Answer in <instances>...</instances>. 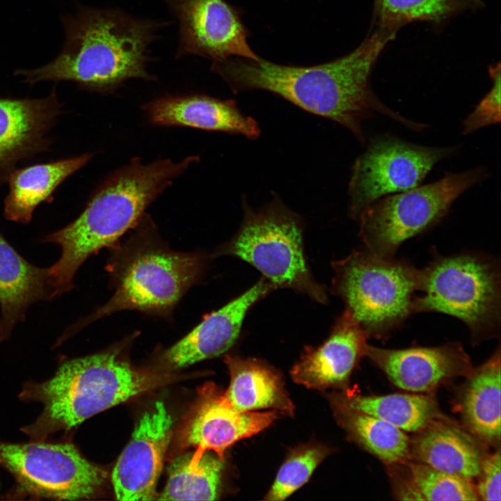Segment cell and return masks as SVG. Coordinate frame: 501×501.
I'll return each instance as SVG.
<instances>
[{
    "instance_id": "6da1fadb",
    "label": "cell",
    "mask_w": 501,
    "mask_h": 501,
    "mask_svg": "<svg viewBox=\"0 0 501 501\" xmlns=\"http://www.w3.org/2000/svg\"><path fill=\"white\" fill-rule=\"evenodd\" d=\"M394 33L381 31L351 53L310 67L282 65L260 58L214 61L217 73L237 93L260 89L275 93L303 110L342 125L362 143L363 122L381 113L415 129L408 120L383 104L369 84L372 68Z\"/></svg>"
},
{
    "instance_id": "7a4b0ae2",
    "label": "cell",
    "mask_w": 501,
    "mask_h": 501,
    "mask_svg": "<svg viewBox=\"0 0 501 501\" xmlns=\"http://www.w3.org/2000/svg\"><path fill=\"white\" fill-rule=\"evenodd\" d=\"M61 21L65 32L61 52L43 66L16 70L23 83L72 81L82 89L106 93L130 79H156L147 70L150 46L166 23L118 8L83 6Z\"/></svg>"
},
{
    "instance_id": "3957f363",
    "label": "cell",
    "mask_w": 501,
    "mask_h": 501,
    "mask_svg": "<svg viewBox=\"0 0 501 501\" xmlns=\"http://www.w3.org/2000/svg\"><path fill=\"white\" fill-rule=\"evenodd\" d=\"M198 161V157L189 156L179 162L166 159L143 164L134 158L95 191L76 219L47 235L44 242L61 248L60 258L48 268L55 296L70 290L81 265L118 242L173 180Z\"/></svg>"
},
{
    "instance_id": "277c9868",
    "label": "cell",
    "mask_w": 501,
    "mask_h": 501,
    "mask_svg": "<svg viewBox=\"0 0 501 501\" xmlns=\"http://www.w3.org/2000/svg\"><path fill=\"white\" fill-rule=\"evenodd\" d=\"M117 347L63 363L50 379L26 384L19 397L43 410L22 429L31 440H48L92 416L161 385L166 377L132 367Z\"/></svg>"
},
{
    "instance_id": "5b68a950",
    "label": "cell",
    "mask_w": 501,
    "mask_h": 501,
    "mask_svg": "<svg viewBox=\"0 0 501 501\" xmlns=\"http://www.w3.org/2000/svg\"><path fill=\"white\" fill-rule=\"evenodd\" d=\"M130 236L112 246L106 267L114 292L73 328L122 310L168 318L184 294L202 276L207 257L170 249L145 214Z\"/></svg>"
},
{
    "instance_id": "8992f818",
    "label": "cell",
    "mask_w": 501,
    "mask_h": 501,
    "mask_svg": "<svg viewBox=\"0 0 501 501\" xmlns=\"http://www.w3.org/2000/svg\"><path fill=\"white\" fill-rule=\"evenodd\" d=\"M332 292L369 336L383 339L413 314L420 269L406 260L383 257L365 248L332 263Z\"/></svg>"
},
{
    "instance_id": "52a82bcc",
    "label": "cell",
    "mask_w": 501,
    "mask_h": 501,
    "mask_svg": "<svg viewBox=\"0 0 501 501\" xmlns=\"http://www.w3.org/2000/svg\"><path fill=\"white\" fill-rule=\"evenodd\" d=\"M243 207L244 215L238 232L214 255L241 259L257 269L276 289L289 288L326 303V289L314 279L305 257L301 217L276 194L258 210L245 200Z\"/></svg>"
},
{
    "instance_id": "ba28073f",
    "label": "cell",
    "mask_w": 501,
    "mask_h": 501,
    "mask_svg": "<svg viewBox=\"0 0 501 501\" xmlns=\"http://www.w3.org/2000/svg\"><path fill=\"white\" fill-rule=\"evenodd\" d=\"M500 276L496 263L474 253L436 256L420 269L413 312L454 317L466 324L472 339L495 335L500 323Z\"/></svg>"
},
{
    "instance_id": "9c48e42d",
    "label": "cell",
    "mask_w": 501,
    "mask_h": 501,
    "mask_svg": "<svg viewBox=\"0 0 501 501\" xmlns=\"http://www.w3.org/2000/svg\"><path fill=\"white\" fill-rule=\"evenodd\" d=\"M488 177L484 167L446 173L435 182L378 199L357 219L364 248L377 255L394 257L405 241L438 223L461 195Z\"/></svg>"
},
{
    "instance_id": "30bf717a",
    "label": "cell",
    "mask_w": 501,
    "mask_h": 501,
    "mask_svg": "<svg viewBox=\"0 0 501 501\" xmlns=\"http://www.w3.org/2000/svg\"><path fill=\"white\" fill-rule=\"evenodd\" d=\"M0 465L15 478L19 495L38 498H90L106 478L68 441L0 442Z\"/></svg>"
},
{
    "instance_id": "8fae6325",
    "label": "cell",
    "mask_w": 501,
    "mask_h": 501,
    "mask_svg": "<svg viewBox=\"0 0 501 501\" xmlns=\"http://www.w3.org/2000/svg\"><path fill=\"white\" fill-rule=\"evenodd\" d=\"M452 148H434L382 136L356 159L349 183V214L356 219L378 199L419 186Z\"/></svg>"
},
{
    "instance_id": "7c38bea8",
    "label": "cell",
    "mask_w": 501,
    "mask_h": 501,
    "mask_svg": "<svg viewBox=\"0 0 501 501\" xmlns=\"http://www.w3.org/2000/svg\"><path fill=\"white\" fill-rule=\"evenodd\" d=\"M176 18L179 40L175 56H200L218 61L232 56L257 61L246 30L224 0H162Z\"/></svg>"
},
{
    "instance_id": "4fadbf2b",
    "label": "cell",
    "mask_w": 501,
    "mask_h": 501,
    "mask_svg": "<svg viewBox=\"0 0 501 501\" xmlns=\"http://www.w3.org/2000/svg\"><path fill=\"white\" fill-rule=\"evenodd\" d=\"M172 425V418L161 401L157 402L141 418L112 472L117 500H156L157 483L170 442Z\"/></svg>"
},
{
    "instance_id": "5bb4252c",
    "label": "cell",
    "mask_w": 501,
    "mask_h": 501,
    "mask_svg": "<svg viewBox=\"0 0 501 501\" xmlns=\"http://www.w3.org/2000/svg\"><path fill=\"white\" fill-rule=\"evenodd\" d=\"M63 113L56 86L42 98L0 97V187L19 162L51 150Z\"/></svg>"
},
{
    "instance_id": "9a60e30c",
    "label": "cell",
    "mask_w": 501,
    "mask_h": 501,
    "mask_svg": "<svg viewBox=\"0 0 501 501\" xmlns=\"http://www.w3.org/2000/svg\"><path fill=\"white\" fill-rule=\"evenodd\" d=\"M278 418L276 411H238L215 386L212 384L205 386L181 434L184 447L196 448L191 455L190 466H196L207 451H214L223 460L227 448L264 430Z\"/></svg>"
},
{
    "instance_id": "2e32d148",
    "label": "cell",
    "mask_w": 501,
    "mask_h": 501,
    "mask_svg": "<svg viewBox=\"0 0 501 501\" xmlns=\"http://www.w3.org/2000/svg\"><path fill=\"white\" fill-rule=\"evenodd\" d=\"M276 287L263 277L245 292L207 315L187 335L165 350L161 363L172 369L187 367L227 351L239 336L248 310Z\"/></svg>"
},
{
    "instance_id": "e0dca14e",
    "label": "cell",
    "mask_w": 501,
    "mask_h": 501,
    "mask_svg": "<svg viewBox=\"0 0 501 501\" xmlns=\"http://www.w3.org/2000/svg\"><path fill=\"white\" fill-rule=\"evenodd\" d=\"M365 356L381 369L395 385L413 392L429 391L447 379L469 376L472 371L468 356L456 342L400 349L367 344Z\"/></svg>"
},
{
    "instance_id": "ac0fdd59",
    "label": "cell",
    "mask_w": 501,
    "mask_h": 501,
    "mask_svg": "<svg viewBox=\"0 0 501 501\" xmlns=\"http://www.w3.org/2000/svg\"><path fill=\"white\" fill-rule=\"evenodd\" d=\"M369 337L345 309L321 346L305 348L291 370L292 379L318 390L344 385L360 358L365 356Z\"/></svg>"
},
{
    "instance_id": "d6986e66",
    "label": "cell",
    "mask_w": 501,
    "mask_h": 501,
    "mask_svg": "<svg viewBox=\"0 0 501 501\" xmlns=\"http://www.w3.org/2000/svg\"><path fill=\"white\" fill-rule=\"evenodd\" d=\"M150 123L158 126L187 127L241 134L256 139L257 122L244 115L234 100L202 95H166L143 106Z\"/></svg>"
},
{
    "instance_id": "ffe728a7",
    "label": "cell",
    "mask_w": 501,
    "mask_h": 501,
    "mask_svg": "<svg viewBox=\"0 0 501 501\" xmlns=\"http://www.w3.org/2000/svg\"><path fill=\"white\" fill-rule=\"evenodd\" d=\"M93 155L84 153L15 168L6 182L9 190L3 202L5 218L15 223H29L36 207L51 202L56 189L85 166Z\"/></svg>"
},
{
    "instance_id": "44dd1931",
    "label": "cell",
    "mask_w": 501,
    "mask_h": 501,
    "mask_svg": "<svg viewBox=\"0 0 501 501\" xmlns=\"http://www.w3.org/2000/svg\"><path fill=\"white\" fill-rule=\"evenodd\" d=\"M54 296L48 268L26 261L0 233V337L4 339L33 303Z\"/></svg>"
},
{
    "instance_id": "7402d4cb",
    "label": "cell",
    "mask_w": 501,
    "mask_h": 501,
    "mask_svg": "<svg viewBox=\"0 0 501 501\" xmlns=\"http://www.w3.org/2000/svg\"><path fill=\"white\" fill-rule=\"evenodd\" d=\"M230 382L223 393L228 403L240 412L272 408L292 415V403L280 374L267 363L255 358L226 356Z\"/></svg>"
},
{
    "instance_id": "603a6c76",
    "label": "cell",
    "mask_w": 501,
    "mask_h": 501,
    "mask_svg": "<svg viewBox=\"0 0 501 501\" xmlns=\"http://www.w3.org/2000/svg\"><path fill=\"white\" fill-rule=\"evenodd\" d=\"M410 451L422 463L470 480L479 477L484 457L477 441L461 429L432 422L412 442Z\"/></svg>"
},
{
    "instance_id": "cb8c5ba5",
    "label": "cell",
    "mask_w": 501,
    "mask_h": 501,
    "mask_svg": "<svg viewBox=\"0 0 501 501\" xmlns=\"http://www.w3.org/2000/svg\"><path fill=\"white\" fill-rule=\"evenodd\" d=\"M463 420L479 439L496 444L500 440V349L482 365L473 369L461 399Z\"/></svg>"
},
{
    "instance_id": "d4e9b609",
    "label": "cell",
    "mask_w": 501,
    "mask_h": 501,
    "mask_svg": "<svg viewBox=\"0 0 501 501\" xmlns=\"http://www.w3.org/2000/svg\"><path fill=\"white\" fill-rule=\"evenodd\" d=\"M331 401L372 415L404 431H418L440 418L434 399L422 394L363 396L335 393Z\"/></svg>"
},
{
    "instance_id": "484cf974",
    "label": "cell",
    "mask_w": 501,
    "mask_h": 501,
    "mask_svg": "<svg viewBox=\"0 0 501 501\" xmlns=\"http://www.w3.org/2000/svg\"><path fill=\"white\" fill-rule=\"evenodd\" d=\"M331 403L340 425L367 451L390 464L408 456L411 441L404 431L372 415Z\"/></svg>"
},
{
    "instance_id": "4316f807",
    "label": "cell",
    "mask_w": 501,
    "mask_h": 501,
    "mask_svg": "<svg viewBox=\"0 0 501 501\" xmlns=\"http://www.w3.org/2000/svg\"><path fill=\"white\" fill-rule=\"evenodd\" d=\"M191 453L174 459L168 468V479L159 500H214L218 495L223 460L205 452L191 467Z\"/></svg>"
},
{
    "instance_id": "83f0119b",
    "label": "cell",
    "mask_w": 501,
    "mask_h": 501,
    "mask_svg": "<svg viewBox=\"0 0 501 501\" xmlns=\"http://www.w3.org/2000/svg\"><path fill=\"white\" fill-rule=\"evenodd\" d=\"M470 0H376L383 31L395 32L415 20H440L468 6Z\"/></svg>"
},
{
    "instance_id": "f1b7e54d",
    "label": "cell",
    "mask_w": 501,
    "mask_h": 501,
    "mask_svg": "<svg viewBox=\"0 0 501 501\" xmlns=\"http://www.w3.org/2000/svg\"><path fill=\"white\" fill-rule=\"evenodd\" d=\"M328 454V447L318 444L302 445L291 452L280 466L265 500H285L308 481Z\"/></svg>"
},
{
    "instance_id": "f546056e",
    "label": "cell",
    "mask_w": 501,
    "mask_h": 501,
    "mask_svg": "<svg viewBox=\"0 0 501 501\" xmlns=\"http://www.w3.org/2000/svg\"><path fill=\"white\" fill-rule=\"evenodd\" d=\"M409 480L427 500H477L470 480L433 468L424 463L408 465Z\"/></svg>"
},
{
    "instance_id": "4dcf8cb0",
    "label": "cell",
    "mask_w": 501,
    "mask_h": 501,
    "mask_svg": "<svg viewBox=\"0 0 501 501\" xmlns=\"http://www.w3.org/2000/svg\"><path fill=\"white\" fill-rule=\"evenodd\" d=\"M493 85L491 90L476 106L463 122V134H470L500 121V67L491 70Z\"/></svg>"
},
{
    "instance_id": "1f68e13d",
    "label": "cell",
    "mask_w": 501,
    "mask_h": 501,
    "mask_svg": "<svg viewBox=\"0 0 501 501\" xmlns=\"http://www.w3.org/2000/svg\"><path fill=\"white\" fill-rule=\"evenodd\" d=\"M477 493L484 500H500V451L483 459Z\"/></svg>"
}]
</instances>
